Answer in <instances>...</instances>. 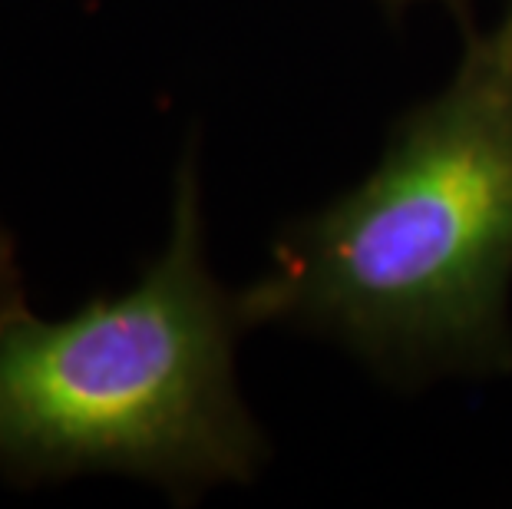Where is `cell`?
<instances>
[{
	"label": "cell",
	"instance_id": "6da1fadb",
	"mask_svg": "<svg viewBox=\"0 0 512 509\" xmlns=\"http://www.w3.org/2000/svg\"><path fill=\"white\" fill-rule=\"evenodd\" d=\"M512 4L453 80L394 129L377 169L301 219L245 291L248 324L294 321L380 367L512 364Z\"/></svg>",
	"mask_w": 512,
	"mask_h": 509
},
{
	"label": "cell",
	"instance_id": "7a4b0ae2",
	"mask_svg": "<svg viewBox=\"0 0 512 509\" xmlns=\"http://www.w3.org/2000/svg\"><path fill=\"white\" fill-rule=\"evenodd\" d=\"M242 328V301L205 265L199 182L185 159L172 238L133 291L67 321L0 308V463L248 480L265 440L232 374Z\"/></svg>",
	"mask_w": 512,
	"mask_h": 509
},
{
	"label": "cell",
	"instance_id": "3957f363",
	"mask_svg": "<svg viewBox=\"0 0 512 509\" xmlns=\"http://www.w3.org/2000/svg\"><path fill=\"white\" fill-rule=\"evenodd\" d=\"M7 291H10V258H7V245L0 242V298H4Z\"/></svg>",
	"mask_w": 512,
	"mask_h": 509
}]
</instances>
